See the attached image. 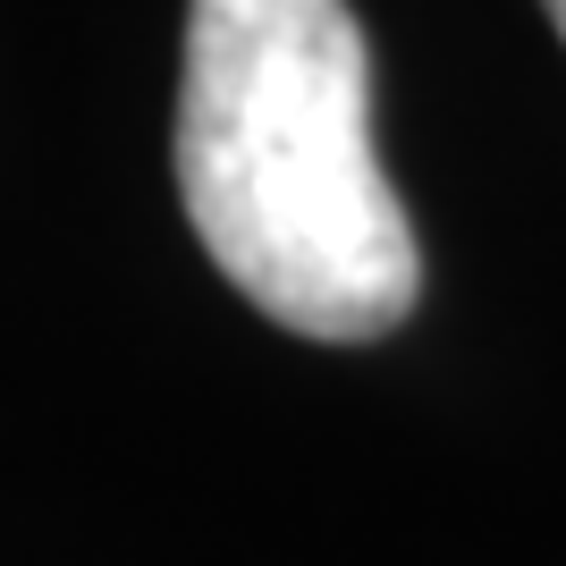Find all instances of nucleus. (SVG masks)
<instances>
[{"label": "nucleus", "instance_id": "obj_1", "mask_svg": "<svg viewBox=\"0 0 566 566\" xmlns=\"http://www.w3.org/2000/svg\"><path fill=\"white\" fill-rule=\"evenodd\" d=\"M178 203L280 331L364 347L415 313L423 254L373 153V60L347 0H187Z\"/></svg>", "mask_w": 566, "mask_h": 566}, {"label": "nucleus", "instance_id": "obj_2", "mask_svg": "<svg viewBox=\"0 0 566 566\" xmlns=\"http://www.w3.org/2000/svg\"><path fill=\"white\" fill-rule=\"evenodd\" d=\"M542 9H549V18H558V34H566V0H542Z\"/></svg>", "mask_w": 566, "mask_h": 566}]
</instances>
